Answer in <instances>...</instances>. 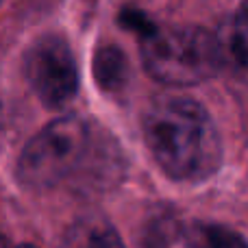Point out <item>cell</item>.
Returning <instances> with one entry per match:
<instances>
[{
	"label": "cell",
	"mask_w": 248,
	"mask_h": 248,
	"mask_svg": "<svg viewBox=\"0 0 248 248\" xmlns=\"http://www.w3.org/2000/svg\"><path fill=\"white\" fill-rule=\"evenodd\" d=\"M59 248H124L116 229L98 216H85L70 224Z\"/></svg>",
	"instance_id": "8992f818"
},
{
	"label": "cell",
	"mask_w": 248,
	"mask_h": 248,
	"mask_svg": "<svg viewBox=\"0 0 248 248\" xmlns=\"http://www.w3.org/2000/svg\"><path fill=\"white\" fill-rule=\"evenodd\" d=\"M220 70L248 83V0L216 33Z\"/></svg>",
	"instance_id": "5b68a950"
},
{
	"label": "cell",
	"mask_w": 248,
	"mask_h": 248,
	"mask_svg": "<svg viewBox=\"0 0 248 248\" xmlns=\"http://www.w3.org/2000/svg\"><path fill=\"white\" fill-rule=\"evenodd\" d=\"M90 144V126L77 116L46 124L17 159V179L33 189H46L70 174Z\"/></svg>",
	"instance_id": "3957f363"
},
{
	"label": "cell",
	"mask_w": 248,
	"mask_h": 248,
	"mask_svg": "<svg viewBox=\"0 0 248 248\" xmlns=\"http://www.w3.org/2000/svg\"><path fill=\"white\" fill-rule=\"evenodd\" d=\"M24 77L44 107H65L78 90V68L70 44L57 33L39 37L24 55Z\"/></svg>",
	"instance_id": "277c9868"
},
{
	"label": "cell",
	"mask_w": 248,
	"mask_h": 248,
	"mask_svg": "<svg viewBox=\"0 0 248 248\" xmlns=\"http://www.w3.org/2000/svg\"><path fill=\"white\" fill-rule=\"evenodd\" d=\"M17 248H37V246H31V244H22V246H17Z\"/></svg>",
	"instance_id": "30bf717a"
},
{
	"label": "cell",
	"mask_w": 248,
	"mask_h": 248,
	"mask_svg": "<svg viewBox=\"0 0 248 248\" xmlns=\"http://www.w3.org/2000/svg\"><path fill=\"white\" fill-rule=\"evenodd\" d=\"M0 248H4V242L2 240H0Z\"/></svg>",
	"instance_id": "8fae6325"
},
{
	"label": "cell",
	"mask_w": 248,
	"mask_h": 248,
	"mask_svg": "<svg viewBox=\"0 0 248 248\" xmlns=\"http://www.w3.org/2000/svg\"><path fill=\"white\" fill-rule=\"evenodd\" d=\"M141 131L155 161L176 181H202L222 161V141L211 116L187 96H155L144 109Z\"/></svg>",
	"instance_id": "6da1fadb"
},
{
	"label": "cell",
	"mask_w": 248,
	"mask_h": 248,
	"mask_svg": "<svg viewBox=\"0 0 248 248\" xmlns=\"http://www.w3.org/2000/svg\"><path fill=\"white\" fill-rule=\"evenodd\" d=\"M185 242L187 248H248L240 233L209 222L192 224L185 233Z\"/></svg>",
	"instance_id": "ba28073f"
},
{
	"label": "cell",
	"mask_w": 248,
	"mask_h": 248,
	"mask_svg": "<svg viewBox=\"0 0 248 248\" xmlns=\"http://www.w3.org/2000/svg\"><path fill=\"white\" fill-rule=\"evenodd\" d=\"M120 26L137 33L141 39L150 37V35L157 31V24H155L146 13L137 11V9H122L120 11Z\"/></svg>",
	"instance_id": "9c48e42d"
},
{
	"label": "cell",
	"mask_w": 248,
	"mask_h": 248,
	"mask_svg": "<svg viewBox=\"0 0 248 248\" xmlns=\"http://www.w3.org/2000/svg\"><path fill=\"white\" fill-rule=\"evenodd\" d=\"M94 78L98 87L107 94L122 92L128 85L131 78V68H128L126 55L116 44L100 46L94 55Z\"/></svg>",
	"instance_id": "52a82bcc"
},
{
	"label": "cell",
	"mask_w": 248,
	"mask_h": 248,
	"mask_svg": "<svg viewBox=\"0 0 248 248\" xmlns=\"http://www.w3.org/2000/svg\"><path fill=\"white\" fill-rule=\"evenodd\" d=\"M141 61L155 81L166 85H198L220 70L218 42L202 26H157L141 39Z\"/></svg>",
	"instance_id": "7a4b0ae2"
}]
</instances>
